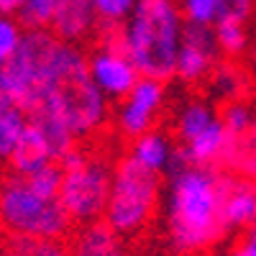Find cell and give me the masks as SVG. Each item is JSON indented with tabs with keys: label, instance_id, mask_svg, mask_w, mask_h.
Returning a JSON list of instances; mask_svg holds the SVG:
<instances>
[{
	"label": "cell",
	"instance_id": "6da1fadb",
	"mask_svg": "<svg viewBox=\"0 0 256 256\" xmlns=\"http://www.w3.org/2000/svg\"><path fill=\"white\" fill-rule=\"evenodd\" d=\"M0 90L28 113V120L44 128L64 154L100 134L110 116V100L90 80L84 52L49 28L24 34L18 52L0 64Z\"/></svg>",
	"mask_w": 256,
	"mask_h": 256
},
{
	"label": "cell",
	"instance_id": "7a4b0ae2",
	"mask_svg": "<svg viewBox=\"0 0 256 256\" xmlns=\"http://www.w3.org/2000/svg\"><path fill=\"white\" fill-rule=\"evenodd\" d=\"M223 177L220 166H200L177 162L166 174L164 190V230L166 246L177 256H198L216 248L228 228L223 223Z\"/></svg>",
	"mask_w": 256,
	"mask_h": 256
},
{
	"label": "cell",
	"instance_id": "3957f363",
	"mask_svg": "<svg viewBox=\"0 0 256 256\" xmlns=\"http://www.w3.org/2000/svg\"><path fill=\"white\" fill-rule=\"evenodd\" d=\"M59 164L38 172H13L0 180V226L13 241L64 238L72 218L59 200Z\"/></svg>",
	"mask_w": 256,
	"mask_h": 256
},
{
	"label": "cell",
	"instance_id": "277c9868",
	"mask_svg": "<svg viewBox=\"0 0 256 256\" xmlns=\"http://www.w3.org/2000/svg\"><path fill=\"white\" fill-rule=\"evenodd\" d=\"M184 26L180 0H138L118 28V38L144 77L166 82L174 77Z\"/></svg>",
	"mask_w": 256,
	"mask_h": 256
},
{
	"label": "cell",
	"instance_id": "5b68a950",
	"mask_svg": "<svg viewBox=\"0 0 256 256\" xmlns=\"http://www.w3.org/2000/svg\"><path fill=\"white\" fill-rule=\"evenodd\" d=\"M162 174L148 172L126 154L118 164H113V182L108 202H105L102 223L113 228L120 238H136L156 220L162 210Z\"/></svg>",
	"mask_w": 256,
	"mask_h": 256
},
{
	"label": "cell",
	"instance_id": "8992f818",
	"mask_svg": "<svg viewBox=\"0 0 256 256\" xmlns=\"http://www.w3.org/2000/svg\"><path fill=\"white\" fill-rule=\"evenodd\" d=\"M59 200L74 226L102 220L113 182V162L98 148L74 146L59 162Z\"/></svg>",
	"mask_w": 256,
	"mask_h": 256
},
{
	"label": "cell",
	"instance_id": "52a82bcc",
	"mask_svg": "<svg viewBox=\"0 0 256 256\" xmlns=\"http://www.w3.org/2000/svg\"><path fill=\"white\" fill-rule=\"evenodd\" d=\"M166 105V82L156 77H138V82L128 90L113 113L116 131L123 138H136L146 131L156 128Z\"/></svg>",
	"mask_w": 256,
	"mask_h": 256
},
{
	"label": "cell",
	"instance_id": "ba28073f",
	"mask_svg": "<svg viewBox=\"0 0 256 256\" xmlns=\"http://www.w3.org/2000/svg\"><path fill=\"white\" fill-rule=\"evenodd\" d=\"M88 72H90V80L95 82V88L108 100H116V102L141 77L138 67L120 44L118 31H110L100 38V44L88 56Z\"/></svg>",
	"mask_w": 256,
	"mask_h": 256
},
{
	"label": "cell",
	"instance_id": "9c48e42d",
	"mask_svg": "<svg viewBox=\"0 0 256 256\" xmlns=\"http://www.w3.org/2000/svg\"><path fill=\"white\" fill-rule=\"evenodd\" d=\"M218 62H220V49L216 44L212 28L184 26L174 64V77L184 84H205V80L216 70Z\"/></svg>",
	"mask_w": 256,
	"mask_h": 256
},
{
	"label": "cell",
	"instance_id": "30bf717a",
	"mask_svg": "<svg viewBox=\"0 0 256 256\" xmlns=\"http://www.w3.org/2000/svg\"><path fill=\"white\" fill-rule=\"evenodd\" d=\"M62 159H64V152L59 148V144L41 126L28 120L26 131H24V136H20V141H18L8 164H10L13 172L31 174V172H38V169H44V166L59 164Z\"/></svg>",
	"mask_w": 256,
	"mask_h": 256
},
{
	"label": "cell",
	"instance_id": "8fae6325",
	"mask_svg": "<svg viewBox=\"0 0 256 256\" xmlns=\"http://www.w3.org/2000/svg\"><path fill=\"white\" fill-rule=\"evenodd\" d=\"M220 208H223V223L228 233H241L256 226V182L226 172Z\"/></svg>",
	"mask_w": 256,
	"mask_h": 256
},
{
	"label": "cell",
	"instance_id": "7c38bea8",
	"mask_svg": "<svg viewBox=\"0 0 256 256\" xmlns=\"http://www.w3.org/2000/svg\"><path fill=\"white\" fill-rule=\"evenodd\" d=\"M128 156L154 174H169L180 162V148L174 136L159 131V128H152V131L131 138Z\"/></svg>",
	"mask_w": 256,
	"mask_h": 256
},
{
	"label": "cell",
	"instance_id": "4fadbf2b",
	"mask_svg": "<svg viewBox=\"0 0 256 256\" xmlns=\"http://www.w3.org/2000/svg\"><path fill=\"white\" fill-rule=\"evenodd\" d=\"M49 31L70 44H82L98 31V18L92 10V0H59Z\"/></svg>",
	"mask_w": 256,
	"mask_h": 256
},
{
	"label": "cell",
	"instance_id": "5bb4252c",
	"mask_svg": "<svg viewBox=\"0 0 256 256\" xmlns=\"http://www.w3.org/2000/svg\"><path fill=\"white\" fill-rule=\"evenodd\" d=\"M205 84H208L210 98L218 102L248 98V92L254 88L241 59H220L216 64V70L210 72V77L205 80Z\"/></svg>",
	"mask_w": 256,
	"mask_h": 256
},
{
	"label": "cell",
	"instance_id": "9a60e30c",
	"mask_svg": "<svg viewBox=\"0 0 256 256\" xmlns=\"http://www.w3.org/2000/svg\"><path fill=\"white\" fill-rule=\"evenodd\" d=\"M72 256H131V251L126 246V238H120L113 228L98 220L77 228Z\"/></svg>",
	"mask_w": 256,
	"mask_h": 256
},
{
	"label": "cell",
	"instance_id": "2e32d148",
	"mask_svg": "<svg viewBox=\"0 0 256 256\" xmlns=\"http://www.w3.org/2000/svg\"><path fill=\"white\" fill-rule=\"evenodd\" d=\"M218 118H220L218 108L210 100H205V98H190V100H184L177 108L174 120H172V134H174L177 146H182L190 138H195L198 134H202L205 128H210Z\"/></svg>",
	"mask_w": 256,
	"mask_h": 256
},
{
	"label": "cell",
	"instance_id": "e0dca14e",
	"mask_svg": "<svg viewBox=\"0 0 256 256\" xmlns=\"http://www.w3.org/2000/svg\"><path fill=\"white\" fill-rule=\"evenodd\" d=\"M28 126V113L0 90V162H10L16 146Z\"/></svg>",
	"mask_w": 256,
	"mask_h": 256
},
{
	"label": "cell",
	"instance_id": "ac0fdd59",
	"mask_svg": "<svg viewBox=\"0 0 256 256\" xmlns=\"http://www.w3.org/2000/svg\"><path fill=\"white\" fill-rule=\"evenodd\" d=\"M212 36L220 49V56L226 59H244L248 44H251V24L238 18H218L212 26Z\"/></svg>",
	"mask_w": 256,
	"mask_h": 256
},
{
	"label": "cell",
	"instance_id": "d6986e66",
	"mask_svg": "<svg viewBox=\"0 0 256 256\" xmlns=\"http://www.w3.org/2000/svg\"><path fill=\"white\" fill-rule=\"evenodd\" d=\"M223 166H226V172H233L238 177L256 182V120L251 123L246 134L230 138Z\"/></svg>",
	"mask_w": 256,
	"mask_h": 256
},
{
	"label": "cell",
	"instance_id": "ffe728a7",
	"mask_svg": "<svg viewBox=\"0 0 256 256\" xmlns=\"http://www.w3.org/2000/svg\"><path fill=\"white\" fill-rule=\"evenodd\" d=\"M218 116H220V123L226 126L228 136L236 138V136L246 134L251 128V123L256 120V102L251 98H238V100L220 102Z\"/></svg>",
	"mask_w": 256,
	"mask_h": 256
},
{
	"label": "cell",
	"instance_id": "44dd1931",
	"mask_svg": "<svg viewBox=\"0 0 256 256\" xmlns=\"http://www.w3.org/2000/svg\"><path fill=\"white\" fill-rule=\"evenodd\" d=\"M138 0H92V10H95V18H98V28L110 34V31H118L128 16L134 13Z\"/></svg>",
	"mask_w": 256,
	"mask_h": 256
},
{
	"label": "cell",
	"instance_id": "7402d4cb",
	"mask_svg": "<svg viewBox=\"0 0 256 256\" xmlns=\"http://www.w3.org/2000/svg\"><path fill=\"white\" fill-rule=\"evenodd\" d=\"M180 8L187 26H208L212 28L220 18V0H180Z\"/></svg>",
	"mask_w": 256,
	"mask_h": 256
},
{
	"label": "cell",
	"instance_id": "603a6c76",
	"mask_svg": "<svg viewBox=\"0 0 256 256\" xmlns=\"http://www.w3.org/2000/svg\"><path fill=\"white\" fill-rule=\"evenodd\" d=\"M56 6L59 0H24L16 18L24 24V28H49Z\"/></svg>",
	"mask_w": 256,
	"mask_h": 256
},
{
	"label": "cell",
	"instance_id": "cb8c5ba5",
	"mask_svg": "<svg viewBox=\"0 0 256 256\" xmlns=\"http://www.w3.org/2000/svg\"><path fill=\"white\" fill-rule=\"evenodd\" d=\"M24 24L16 16H0V64H6L24 41Z\"/></svg>",
	"mask_w": 256,
	"mask_h": 256
},
{
	"label": "cell",
	"instance_id": "d4e9b609",
	"mask_svg": "<svg viewBox=\"0 0 256 256\" xmlns=\"http://www.w3.org/2000/svg\"><path fill=\"white\" fill-rule=\"evenodd\" d=\"M31 256H72V246L64 238H41V241H20Z\"/></svg>",
	"mask_w": 256,
	"mask_h": 256
},
{
	"label": "cell",
	"instance_id": "484cf974",
	"mask_svg": "<svg viewBox=\"0 0 256 256\" xmlns=\"http://www.w3.org/2000/svg\"><path fill=\"white\" fill-rule=\"evenodd\" d=\"M256 16V0H220V18H238L251 24Z\"/></svg>",
	"mask_w": 256,
	"mask_h": 256
},
{
	"label": "cell",
	"instance_id": "4316f807",
	"mask_svg": "<svg viewBox=\"0 0 256 256\" xmlns=\"http://www.w3.org/2000/svg\"><path fill=\"white\" fill-rule=\"evenodd\" d=\"M226 256H256V226L241 230L236 244L228 248Z\"/></svg>",
	"mask_w": 256,
	"mask_h": 256
},
{
	"label": "cell",
	"instance_id": "83f0119b",
	"mask_svg": "<svg viewBox=\"0 0 256 256\" xmlns=\"http://www.w3.org/2000/svg\"><path fill=\"white\" fill-rule=\"evenodd\" d=\"M244 67H246V72L251 77V84L256 88V34L251 36V44H248V49L244 54Z\"/></svg>",
	"mask_w": 256,
	"mask_h": 256
},
{
	"label": "cell",
	"instance_id": "f1b7e54d",
	"mask_svg": "<svg viewBox=\"0 0 256 256\" xmlns=\"http://www.w3.org/2000/svg\"><path fill=\"white\" fill-rule=\"evenodd\" d=\"M24 0H0V16H18Z\"/></svg>",
	"mask_w": 256,
	"mask_h": 256
},
{
	"label": "cell",
	"instance_id": "f546056e",
	"mask_svg": "<svg viewBox=\"0 0 256 256\" xmlns=\"http://www.w3.org/2000/svg\"><path fill=\"white\" fill-rule=\"evenodd\" d=\"M0 256H31V254H28V248L20 244V241H13L6 251H0Z\"/></svg>",
	"mask_w": 256,
	"mask_h": 256
},
{
	"label": "cell",
	"instance_id": "4dcf8cb0",
	"mask_svg": "<svg viewBox=\"0 0 256 256\" xmlns=\"http://www.w3.org/2000/svg\"><path fill=\"white\" fill-rule=\"evenodd\" d=\"M131 256H156V254H152V251H136V254H131Z\"/></svg>",
	"mask_w": 256,
	"mask_h": 256
},
{
	"label": "cell",
	"instance_id": "1f68e13d",
	"mask_svg": "<svg viewBox=\"0 0 256 256\" xmlns=\"http://www.w3.org/2000/svg\"><path fill=\"white\" fill-rule=\"evenodd\" d=\"M3 236H6V230H3V226H0V241H3Z\"/></svg>",
	"mask_w": 256,
	"mask_h": 256
}]
</instances>
